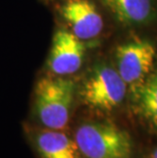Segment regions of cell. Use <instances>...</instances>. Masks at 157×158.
I'll return each instance as SVG.
<instances>
[{
	"mask_svg": "<svg viewBox=\"0 0 157 158\" xmlns=\"http://www.w3.org/2000/svg\"><path fill=\"white\" fill-rule=\"evenodd\" d=\"M76 86L66 77H45L36 84L33 115L40 126L50 130H64L69 123Z\"/></svg>",
	"mask_w": 157,
	"mask_h": 158,
	"instance_id": "obj_1",
	"label": "cell"
},
{
	"mask_svg": "<svg viewBox=\"0 0 157 158\" xmlns=\"http://www.w3.org/2000/svg\"><path fill=\"white\" fill-rule=\"evenodd\" d=\"M73 140L83 158H132L134 145L125 130L107 122H86Z\"/></svg>",
	"mask_w": 157,
	"mask_h": 158,
	"instance_id": "obj_2",
	"label": "cell"
},
{
	"mask_svg": "<svg viewBox=\"0 0 157 158\" xmlns=\"http://www.w3.org/2000/svg\"><path fill=\"white\" fill-rule=\"evenodd\" d=\"M128 85L118 72L105 64L96 65L80 89V97L87 107L97 111H111L126 98Z\"/></svg>",
	"mask_w": 157,
	"mask_h": 158,
	"instance_id": "obj_3",
	"label": "cell"
},
{
	"mask_svg": "<svg viewBox=\"0 0 157 158\" xmlns=\"http://www.w3.org/2000/svg\"><path fill=\"white\" fill-rule=\"evenodd\" d=\"M156 56L155 47L145 40H136L118 47L116 70L134 92L151 73Z\"/></svg>",
	"mask_w": 157,
	"mask_h": 158,
	"instance_id": "obj_4",
	"label": "cell"
},
{
	"mask_svg": "<svg viewBox=\"0 0 157 158\" xmlns=\"http://www.w3.org/2000/svg\"><path fill=\"white\" fill-rule=\"evenodd\" d=\"M86 46L82 40L65 30H59L53 37L48 58L52 75L68 77L76 73L84 61Z\"/></svg>",
	"mask_w": 157,
	"mask_h": 158,
	"instance_id": "obj_5",
	"label": "cell"
},
{
	"mask_svg": "<svg viewBox=\"0 0 157 158\" xmlns=\"http://www.w3.org/2000/svg\"><path fill=\"white\" fill-rule=\"evenodd\" d=\"M26 136L38 158H83L75 140L62 131L27 127Z\"/></svg>",
	"mask_w": 157,
	"mask_h": 158,
	"instance_id": "obj_6",
	"label": "cell"
},
{
	"mask_svg": "<svg viewBox=\"0 0 157 158\" xmlns=\"http://www.w3.org/2000/svg\"><path fill=\"white\" fill-rule=\"evenodd\" d=\"M61 15L71 32L82 41L96 38L103 30L102 16L89 0H68L61 7Z\"/></svg>",
	"mask_w": 157,
	"mask_h": 158,
	"instance_id": "obj_7",
	"label": "cell"
},
{
	"mask_svg": "<svg viewBox=\"0 0 157 158\" xmlns=\"http://www.w3.org/2000/svg\"><path fill=\"white\" fill-rule=\"evenodd\" d=\"M118 21L126 25H141L152 15V0H103Z\"/></svg>",
	"mask_w": 157,
	"mask_h": 158,
	"instance_id": "obj_8",
	"label": "cell"
},
{
	"mask_svg": "<svg viewBox=\"0 0 157 158\" xmlns=\"http://www.w3.org/2000/svg\"><path fill=\"white\" fill-rule=\"evenodd\" d=\"M135 93L142 116L157 130V72L150 73Z\"/></svg>",
	"mask_w": 157,
	"mask_h": 158,
	"instance_id": "obj_9",
	"label": "cell"
},
{
	"mask_svg": "<svg viewBox=\"0 0 157 158\" xmlns=\"http://www.w3.org/2000/svg\"><path fill=\"white\" fill-rule=\"evenodd\" d=\"M151 158H157V148L153 150V152L151 154Z\"/></svg>",
	"mask_w": 157,
	"mask_h": 158,
	"instance_id": "obj_10",
	"label": "cell"
}]
</instances>
